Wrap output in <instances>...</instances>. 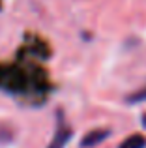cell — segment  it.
Returning <instances> with one entry per match:
<instances>
[{"label":"cell","instance_id":"5","mask_svg":"<svg viewBox=\"0 0 146 148\" xmlns=\"http://www.w3.org/2000/svg\"><path fill=\"white\" fill-rule=\"evenodd\" d=\"M141 122H143V126H144V127H146V114H144V116H143V118H141Z\"/></svg>","mask_w":146,"mask_h":148},{"label":"cell","instance_id":"2","mask_svg":"<svg viewBox=\"0 0 146 148\" xmlns=\"http://www.w3.org/2000/svg\"><path fill=\"white\" fill-rule=\"evenodd\" d=\"M70 139H71V130L70 127H58L47 148H66V145L70 143Z\"/></svg>","mask_w":146,"mask_h":148},{"label":"cell","instance_id":"1","mask_svg":"<svg viewBox=\"0 0 146 148\" xmlns=\"http://www.w3.org/2000/svg\"><path fill=\"white\" fill-rule=\"evenodd\" d=\"M109 133H111L109 130H92L84 135V139L81 141V146L83 148H94V146L101 145V143L109 137Z\"/></svg>","mask_w":146,"mask_h":148},{"label":"cell","instance_id":"3","mask_svg":"<svg viewBox=\"0 0 146 148\" xmlns=\"http://www.w3.org/2000/svg\"><path fill=\"white\" fill-rule=\"evenodd\" d=\"M118 148H146V137L141 133H135V135H129L128 139L120 143Z\"/></svg>","mask_w":146,"mask_h":148},{"label":"cell","instance_id":"4","mask_svg":"<svg viewBox=\"0 0 146 148\" xmlns=\"http://www.w3.org/2000/svg\"><path fill=\"white\" fill-rule=\"evenodd\" d=\"M128 101L129 103H143V101H146V86L141 88V90H137L135 94L128 96Z\"/></svg>","mask_w":146,"mask_h":148}]
</instances>
